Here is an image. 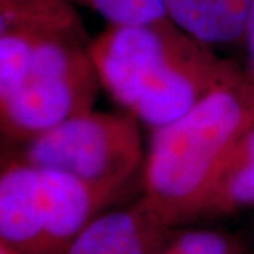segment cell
Listing matches in <instances>:
<instances>
[{
  "label": "cell",
  "mask_w": 254,
  "mask_h": 254,
  "mask_svg": "<svg viewBox=\"0 0 254 254\" xmlns=\"http://www.w3.org/2000/svg\"><path fill=\"white\" fill-rule=\"evenodd\" d=\"M88 51L100 86L153 130L184 116L242 69L171 20L109 24Z\"/></svg>",
  "instance_id": "obj_1"
},
{
  "label": "cell",
  "mask_w": 254,
  "mask_h": 254,
  "mask_svg": "<svg viewBox=\"0 0 254 254\" xmlns=\"http://www.w3.org/2000/svg\"><path fill=\"white\" fill-rule=\"evenodd\" d=\"M86 37L0 26V127L21 144L91 112L100 88Z\"/></svg>",
  "instance_id": "obj_2"
},
{
  "label": "cell",
  "mask_w": 254,
  "mask_h": 254,
  "mask_svg": "<svg viewBox=\"0 0 254 254\" xmlns=\"http://www.w3.org/2000/svg\"><path fill=\"white\" fill-rule=\"evenodd\" d=\"M253 123L254 85L242 66L184 116L153 130L143 196L167 226L198 220L212 175Z\"/></svg>",
  "instance_id": "obj_3"
},
{
  "label": "cell",
  "mask_w": 254,
  "mask_h": 254,
  "mask_svg": "<svg viewBox=\"0 0 254 254\" xmlns=\"http://www.w3.org/2000/svg\"><path fill=\"white\" fill-rule=\"evenodd\" d=\"M118 198L60 171L3 158L0 245L18 254H60Z\"/></svg>",
  "instance_id": "obj_4"
},
{
  "label": "cell",
  "mask_w": 254,
  "mask_h": 254,
  "mask_svg": "<svg viewBox=\"0 0 254 254\" xmlns=\"http://www.w3.org/2000/svg\"><path fill=\"white\" fill-rule=\"evenodd\" d=\"M17 145L3 158L60 171L118 196L143 158L141 131L131 113L91 110Z\"/></svg>",
  "instance_id": "obj_5"
},
{
  "label": "cell",
  "mask_w": 254,
  "mask_h": 254,
  "mask_svg": "<svg viewBox=\"0 0 254 254\" xmlns=\"http://www.w3.org/2000/svg\"><path fill=\"white\" fill-rule=\"evenodd\" d=\"M173 229L141 195L128 206L103 210L60 254H157Z\"/></svg>",
  "instance_id": "obj_6"
},
{
  "label": "cell",
  "mask_w": 254,
  "mask_h": 254,
  "mask_svg": "<svg viewBox=\"0 0 254 254\" xmlns=\"http://www.w3.org/2000/svg\"><path fill=\"white\" fill-rule=\"evenodd\" d=\"M254 206V123L237 137L212 175L198 220L219 219Z\"/></svg>",
  "instance_id": "obj_7"
},
{
  "label": "cell",
  "mask_w": 254,
  "mask_h": 254,
  "mask_svg": "<svg viewBox=\"0 0 254 254\" xmlns=\"http://www.w3.org/2000/svg\"><path fill=\"white\" fill-rule=\"evenodd\" d=\"M177 27L209 47L242 44L252 0H163Z\"/></svg>",
  "instance_id": "obj_8"
},
{
  "label": "cell",
  "mask_w": 254,
  "mask_h": 254,
  "mask_svg": "<svg viewBox=\"0 0 254 254\" xmlns=\"http://www.w3.org/2000/svg\"><path fill=\"white\" fill-rule=\"evenodd\" d=\"M0 24L68 31L86 37L69 0H0Z\"/></svg>",
  "instance_id": "obj_9"
},
{
  "label": "cell",
  "mask_w": 254,
  "mask_h": 254,
  "mask_svg": "<svg viewBox=\"0 0 254 254\" xmlns=\"http://www.w3.org/2000/svg\"><path fill=\"white\" fill-rule=\"evenodd\" d=\"M157 254H246L242 237L220 229L174 227Z\"/></svg>",
  "instance_id": "obj_10"
},
{
  "label": "cell",
  "mask_w": 254,
  "mask_h": 254,
  "mask_svg": "<svg viewBox=\"0 0 254 254\" xmlns=\"http://www.w3.org/2000/svg\"><path fill=\"white\" fill-rule=\"evenodd\" d=\"M86 6L113 26H145L170 20L163 0H69Z\"/></svg>",
  "instance_id": "obj_11"
},
{
  "label": "cell",
  "mask_w": 254,
  "mask_h": 254,
  "mask_svg": "<svg viewBox=\"0 0 254 254\" xmlns=\"http://www.w3.org/2000/svg\"><path fill=\"white\" fill-rule=\"evenodd\" d=\"M242 44L245 46L246 50V63L243 65V71L249 78V81L254 85V0H252L250 4V11L246 23L245 37Z\"/></svg>",
  "instance_id": "obj_12"
},
{
  "label": "cell",
  "mask_w": 254,
  "mask_h": 254,
  "mask_svg": "<svg viewBox=\"0 0 254 254\" xmlns=\"http://www.w3.org/2000/svg\"><path fill=\"white\" fill-rule=\"evenodd\" d=\"M0 254H18V253H16L14 250H11V249L7 247V246L0 245Z\"/></svg>",
  "instance_id": "obj_13"
}]
</instances>
